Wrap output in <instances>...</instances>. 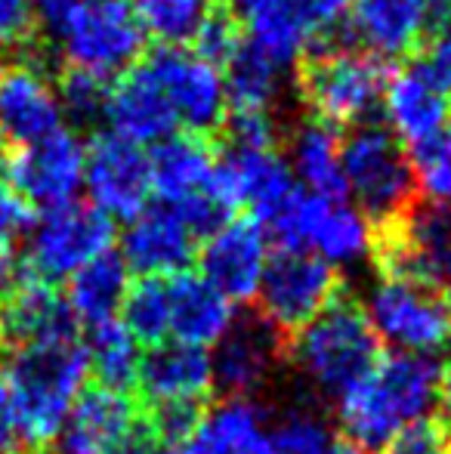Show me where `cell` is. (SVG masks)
I'll use <instances>...</instances> for the list:
<instances>
[{
    "instance_id": "1",
    "label": "cell",
    "mask_w": 451,
    "mask_h": 454,
    "mask_svg": "<svg viewBox=\"0 0 451 454\" xmlns=\"http://www.w3.org/2000/svg\"><path fill=\"white\" fill-rule=\"evenodd\" d=\"M442 368L430 356L390 353L338 399L343 436L353 449L384 451L405 427L439 405Z\"/></svg>"
},
{
    "instance_id": "2",
    "label": "cell",
    "mask_w": 451,
    "mask_h": 454,
    "mask_svg": "<svg viewBox=\"0 0 451 454\" xmlns=\"http://www.w3.org/2000/svg\"><path fill=\"white\" fill-rule=\"evenodd\" d=\"M87 377L90 362L78 337L10 353L0 380L10 393L25 454L53 449L68 411L87 389Z\"/></svg>"
},
{
    "instance_id": "3",
    "label": "cell",
    "mask_w": 451,
    "mask_h": 454,
    "mask_svg": "<svg viewBox=\"0 0 451 454\" xmlns=\"http://www.w3.org/2000/svg\"><path fill=\"white\" fill-rule=\"evenodd\" d=\"M380 359V340L362 306L334 300L325 312L294 331L291 362L300 377L322 395L340 399Z\"/></svg>"
},
{
    "instance_id": "4",
    "label": "cell",
    "mask_w": 451,
    "mask_h": 454,
    "mask_svg": "<svg viewBox=\"0 0 451 454\" xmlns=\"http://www.w3.org/2000/svg\"><path fill=\"white\" fill-rule=\"evenodd\" d=\"M340 174L346 198L371 223H396L415 201L408 152L384 124L365 121L340 139Z\"/></svg>"
},
{
    "instance_id": "5",
    "label": "cell",
    "mask_w": 451,
    "mask_h": 454,
    "mask_svg": "<svg viewBox=\"0 0 451 454\" xmlns=\"http://www.w3.org/2000/svg\"><path fill=\"white\" fill-rule=\"evenodd\" d=\"M152 192H158L164 207H170L189 232H217L229 223L232 204L226 201L217 180V155L201 137H167L149 155Z\"/></svg>"
},
{
    "instance_id": "6",
    "label": "cell",
    "mask_w": 451,
    "mask_h": 454,
    "mask_svg": "<svg viewBox=\"0 0 451 454\" xmlns=\"http://www.w3.org/2000/svg\"><path fill=\"white\" fill-rule=\"evenodd\" d=\"M136 383L152 408V430L158 442H183L192 436L201 418V402L214 389L211 353L174 340L158 343L139 362Z\"/></svg>"
},
{
    "instance_id": "7",
    "label": "cell",
    "mask_w": 451,
    "mask_h": 454,
    "mask_svg": "<svg viewBox=\"0 0 451 454\" xmlns=\"http://www.w3.org/2000/svg\"><path fill=\"white\" fill-rule=\"evenodd\" d=\"M68 68L114 78L136 66L145 50V31L130 0H74L53 28Z\"/></svg>"
},
{
    "instance_id": "8",
    "label": "cell",
    "mask_w": 451,
    "mask_h": 454,
    "mask_svg": "<svg viewBox=\"0 0 451 454\" xmlns=\"http://www.w3.org/2000/svg\"><path fill=\"white\" fill-rule=\"evenodd\" d=\"M390 81L384 59L355 47H328L307 56L300 68V96L325 124H365L380 106Z\"/></svg>"
},
{
    "instance_id": "9",
    "label": "cell",
    "mask_w": 451,
    "mask_h": 454,
    "mask_svg": "<svg viewBox=\"0 0 451 454\" xmlns=\"http://www.w3.org/2000/svg\"><path fill=\"white\" fill-rule=\"evenodd\" d=\"M282 247L307 251L334 272L359 266L374 251L371 220L349 198H322L300 189L291 207L266 229Z\"/></svg>"
},
{
    "instance_id": "10",
    "label": "cell",
    "mask_w": 451,
    "mask_h": 454,
    "mask_svg": "<svg viewBox=\"0 0 451 454\" xmlns=\"http://www.w3.org/2000/svg\"><path fill=\"white\" fill-rule=\"evenodd\" d=\"M235 12L247 31V47L284 68L307 56L315 41H322L319 50L340 41L346 0H238Z\"/></svg>"
},
{
    "instance_id": "11",
    "label": "cell",
    "mask_w": 451,
    "mask_h": 454,
    "mask_svg": "<svg viewBox=\"0 0 451 454\" xmlns=\"http://www.w3.org/2000/svg\"><path fill=\"white\" fill-rule=\"evenodd\" d=\"M368 325L393 353L430 356L451 347V303L405 278H380L362 306Z\"/></svg>"
},
{
    "instance_id": "12",
    "label": "cell",
    "mask_w": 451,
    "mask_h": 454,
    "mask_svg": "<svg viewBox=\"0 0 451 454\" xmlns=\"http://www.w3.org/2000/svg\"><path fill=\"white\" fill-rule=\"evenodd\" d=\"M112 241L114 229L109 216L99 214L93 204L90 207L66 204V207L47 210L35 223L19 272L56 285L62 278H72L97 257L109 254Z\"/></svg>"
},
{
    "instance_id": "13",
    "label": "cell",
    "mask_w": 451,
    "mask_h": 454,
    "mask_svg": "<svg viewBox=\"0 0 451 454\" xmlns=\"http://www.w3.org/2000/svg\"><path fill=\"white\" fill-rule=\"evenodd\" d=\"M386 275L415 281L451 303V207L411 204L380 241Z\"/></svg>"
},
{
    "instance_id": "14",
    "label": "cell",
    "mask_w": 451,
    "mask_h": 454,
    "mask_svg": "<svg viewBox=\"0 0 451 454\" xmlns=\"http://www.w3.org/2000/svg\"><path fill=\"white\" fill-rule=\"evenodd\" d=\"M260 312L276 331H300L338 300V272L319 257L282 247L260 281Z\"/></svg>"
},
{
    "instance_id": "15",
    "label": "cell",
    "mask_w": 451,
    "mask_h": 454,
    "mask_svg": "<svg viewBox=\"0 0 451 454\" xmlns=\"http://www.w3.org/2000/svg\"><path fill=\"white\" fill-rule=\"evenodd\" d=\"M6 185L31 210L74 204V195L84 185V143L78 133L62 127L53 137L12 152L6 158Z\"/></svg>"
},
{
    "instance_id": "16",
    "label": "cell",
    "mask_w": 451,
    "mask_h": 454,
    "mask_svg": "<svg viewBox=\"0 0 451 454\" xmlns=\"http://www.w3.org/2000/svg\"><path fill=\"white\" fill-rule=\"evenodd\" d=\"M145 72L161 87L164 99L176 114V124L198 133L217 130L226 121V87L220 68L183 47H158L143 59Z\"/></svg>"
},
{
    "instance_id": "17",
    "label": "cell",
    "mask_w": 451,
    "mask_h": 454,
    "mask_svg": "<svg viewBox=\"0 0 451 454\" xmlns=\"http://www.w3.org/2000/svg\"><path fill=\"white\" fill-rule=\"evenodd\" d=\"M217 180L232 207H247L260 229H269L291 207L300 185L288 161L276 149H247L229 145L217 158Z\"/></svg>"
},
{
    "instance_id": "18",
    "label": "cell",
    "mask_w": 451,
    "mask_h": 454,
    "mask_svg": "<svg viewBox=\"0 0 451 454\" xmlns=\"http://www.w3.org/2000/svg\"><path fill=\"white\" fill-rule=\"evenodd\" d=\"M84 185L99 214L130 223L149 207V155L143 145L127 143L114 133H99L84 149Z\"/></svg>"
},
{
    "instance_id": "19",
    "label": "cell",
    "mask_w": 451,
    "mask_h": 454,
    "mask_svg": "<svg viewBox=\"0 0 451 454\" xmlns=\"http://www.w3.org/2000/svg\"><path fill=\"white\" fill-rule=\"evenodd\" d=\"M143 414L124 389L87 387L56 439L59 454H133L143 449Z\"/></svg>"
},
{
    "instance_id": "20",
    "label": "cell",
    "mask_w": 451,
    "mask_h": 454,
    "mask_svg": "<svg viewBox=\"0 0 451 454\" xmlns=\"http://www.w3.org/2000/svg\"><path fill=\"white\" fill-rule=\"evenodd\" d=\"M269 257V235L251 216H235L207 235L198 254V275L229 303H245L257 297Z\"/></svg>"
},
{
    "instance_id": "21",
    "label": "cell",
    "mask_w": 451,
    "mask_h": 454,
    "mask_svg": "<svg viewBox=\"0 0 451 454\" xmlns=\"http://www.w3.org/2000/svg\"><path fill=\"white\" fill-rule=\"evenodd\" d=\"M78 337V322L66 297L41 278L19 272L0 294V343L4 349L41 347V343L72 340Z\"/></svg>"
},
{
    "instance_id": "22",
    "label": "cell",
    "mask_w": 451,
    "mask_h": 454,
    "mask_svg": "<svg viewBox=\"0 0 451 454\" xmlns=\"http://www.w3.org/2000/svg\"><path fill=\"white\" fill-rule=\"evenodd\" d=\"M62 106L56 87L31 62L0 68V145L19 152L62 130Z\"/></svg>"
},
{
    "instance_id": "23",
    "label": "cell",
    "mask_w": 451,
    "mask_h": 454,
    "mask_svg": "<svg viewBox=\"0 0 451 454\" xmlns=\"http://www.w3.org/2000/svg\"><path fill=\"white\" fill-rule=\"evenodd\" d=\"M380 102L390 121V133L411 149L436 137L451 121V93L424 68L421 59L390 74Z\"/></svg>"
},
{
    "instance_id": "24",
    "label": "cell",
    "mask_w": 451,
    "mask_h": 454,
    "mask_svg": "<svg viewBox=\"0 0 451 454\" xmlns=\"http://www.w3.org/2000/svg\"><path fill=\"white\" fill-rule=\"evenodd\" d=\"M195 257V235L186 229V223L164 204L145 207L139 216H133L121 239V260L130 272H139L143 278H174L186 272V266Z\"/></svg>"
},
{
    "instance_id": "25",
    "label": "cell",
    "mask_w": 451,
    "mask_h": 454,
    "mask_svg": "<svg viewBox=\"0 0 451 454\" xmlns=\"http://www.w3.org/2000/svg\"><path fill=\"white\" fill-rule=\"evenodd\" d=\"M430 28V10L424 0H355L346 12L343 37L346 47H362L377 59L405 56L424 41Z\"/></svg>"
},
{
    "instance_id": "26",
    "label": "cell",
    "mask_w": 451,
    "mask_h": 454,
    "mask_svg": "<svg viewBox=\"0 0 451 454\" xmlns=\"http://www.w3.org/2000/svg\"><path fill=\"white\" fill-rule=\"evenodd\" d=\"M167 287V340L195 349L217 347L235 328L232 303L201 275L180 272L164 278Z\"/></svg>"
},
{
    "instance_id": "27",
    "label": "cell",
    "mask_w": 451,
    "mask_h": 454,
    "mask_svg": "<svg viewBox=\"0 0 451 454\" xmlns=\"http://www.w3.org/2000/svg\"><path fill=\"white\" fill-rule=\"evenodd\" d=\"M105 121L112 124L114 137L127 139V143H164L174 137L176 130V114L170 102L164 99L161 87L155 84L145 66H133L112 84L109 102H105Z\"/></svg>"
},
{
    "instance_id": "28",
    "label": "cell",
    "mask_w": 451,
    "mask_h": 454,
    "mask_svg": "<svg viewBox=\"0 0 451 454\" xmlns=\"http://www.w3.org/2000/svg\"><path fill=\"white\" fill-rule=\"evenodd\" d=\"M278 362L276 337L260 325H235L217 343L211 356L214 387L226 389L232 399H247L272 377Z\"/></svg>"
},
{
    "instance_id": "29",
    "label": "cell",
    "mask_w": 451,
    "mask_h": 454,
    "mask_svg": "<svg viewBox=\"0 0 451 454\" xmlns=\"http://www.w3.org/2000/svg\"><path fill=\"white\" fill-rule=\"evenodd\" d=\"M189 445L195 454H272V420L251 399H226L201 414Z\"/></svg>"
},
{
    "instance_id": "30",
    "label": "cell",
    "mask_w": 451,
    "mask_h": 454,
    "mask_svg": "<svg viewBox=\"0 0 451 454\" xmlns=\"http://www.w3.org/2000/svg\"><path fill=\"white\" fill-rule=\"evenodd\" d=\"M288 168L303 192L322 198H346L340 174V133L319 118H307L288 137Z\"/></svg>"
},
{
    "instance_id": "31",
    "label": "cell",
    "mask_w": 451,
    "mask_h": 454,
    "mask_svg": "<svg viewBox=\"0 0 451 454\" xmlns=\"http://www.w3.org/2000/svg\"><path fill=\"white\" fill-rule=\"evenodd\" d=\"M127 294H130V270L121 260V254L109 251L74 272L62 297H66L74 322L93 328V325L112 322L121 316Z\"/></svg>"
},
{
    "instance_id": "32",
    "label": "cell",
    "mask_w": 451,
    "mask_h": 454,
    "mask_svg": "<svg viewBox=\"0 0 451 454\" xmlns=\"http://www.w3.org/2000/svg\"><path fill=\"white\" fill-rule=\"evenodd\" d=\"M226 106L229 112H269L282 96V68L260 56L253 47L241 50L226 62Z\"/></svg>"
},
{
    "instance_id": "33",
    "label": "cell",
    "mask_w": 451,
    "mask_h": 454,
    "mask_svg": "<svg viewBox=\"0 0 451 454\" xmlns=\"http://www.w3.org/2000/svg\"><path fill=\"white\" fill-rule=\"evenodd\" d=\"M84 353L90 362V374L99 377V387L109 389H124L127 383L136 380L139 362H143L136 337L124 328L121 318L87 328Z\"/></svg>"
},
{
    "instance_id": "34",
    "label": "cell",
    "mask_w": 451,
    "mask_h": 454,
    "mask_svg": "<svg viewBox=\"0 0 451 454\" xmlns=\"http://www.w3.org/2000/svg\"><path fill=\"white\" fill-rule=\"evenodd\" d=\"M130 6L139 28L158 37L161 47H180L192 41L207 10L205 0H130Z\"/></svg>"
},
{
    "instance_id": "35",
    "label": "cell",
    "mask_w": 451,
    "mask_h": 454,
    "mask_svg": "<svg viewBox=\"0 0 451 454\" xmlns=\"http://www.w3.org/2000/svg\"><path fill=\"white\" fill-rule=\"evenodd\" d=\"M124 328L136 337V343H167V287L164 278H143L139 285H130V294L121 309Z\"/></svg>"
},
{
    "instance_id": "36",
    "label": "cell",
    "mask_w": 451,
    "mask_h": 454,
    "mask_svg": "<svg viewBox=\"0 0 451 454\" xmlns=\"http://www.w3.org/2000/svg\"><path fill=\"white\" fill-rule=\"evenodd\" d=\"M408 161L417 192H424L430 204L451 207V121L427 143L415 145L408 152Z\"/></svg>"
},
{
    "instance_id": "37",
    "label": "cell",
    "mask_w": 451,
    "mask_h": 454,
    "mask_svg": "<svg viewBox=\"0 0 451 454\" xmlns=\"http://www.w3.org/2000/svg\"><path fill=\"white\" fill-rule=\"evenodd\" d=\"M241 43H245V28H241L238 12L226 4L207 6L192 35V53L205 59L207 66L220 68L238 53Z\"/></svg>"
},
{
    "instance_id": "38",
    "label": "cell",
    "mask_w": 451,
    "mask_h": 454,
    "mask_svg": "<svg viewBox=\"0 0 451 454\" xmlns=\"http://www.w3.org/2000/svg\"><path fill=\"white\" fill-rule=\"evenodd\" d=\"M109 90L112 84L105 78L78 72V68H66L59 78V87H56V96H59L62 114H68L78 124H93V121L105 118Z\"/></svg>"
},
{
    "instance_id": "39",
    "label": "cell",
    "mask_w": 451,
    "mask_h": 454,
    "mask_svg": "<svg viewBox=\"0 0 451 454\" xmlns=\"http://www.w3.org/2000/svg\"><path fill=\"white\" fill-rule=\"evenodd\" d=\"M331 442V430L309 411H291L272 424V454H322Z\"/></svg>"
},
{
    "instance_id": "40",
    "label": "cell",
    "mask_w": 451,
    "mask_h": 454,
    "mask_svg": "<svg viewBox=\"0 0 451 454\" xmlns=\"http://www.w3.org/2000/svg\"><path fill=\"white\" fill-rule=\"evenodd\" d=\"M384 454H451L448 433L436 420H417L405 427L396 439L384 449Z\"/></svg>"
},
{
    "instance_id": "41",
    "label": "cell",
    "mask_w": 451,
    "mask_h": 454,
    "mask_svg": "<svg viewBox=\"0 0 451 454\" xmlns=\"http://www.w3.org/2000/svg\"><path fill=\"white\" fill-rule=\"evenodd\" d=\"M37 35L31 0H0V47H25Z\"/></svg>"
},
{
    "instance_id": "42",
    "label": "cell",
    "mask_w": 451,
    "mask_h": 454,
    "mask_svg": "<svg viewBox=\"0 0 451 454\" xmlns=\"http://www.w3.org/2000/svg\"><path fill=\"white\" fill-rule=\"evenodd\" d=\"M421 62H424V68H427V72L451 93V19L442 22L439 28L430 35L427 53H424Z\"/></svg>"
},
{
    "instance_id": "43",
    "label": "cell",
    "mask_w": 451,
    "mask_h": 454,
    "mask_svg": "<svg viewBox=\"0 0 451 454\" xmlns=\"http://www.w3.org/2000/svg\"><path fill=\"white\" fill-rule=\"evenodd\" d=\"M35 223L31 207L10 189L6 183H0V239H12L16 232L28 229Z\"/></svg>"
},
{
    "instance_id": "44",
    "label": "cell",
    "mask_w": 451,
    "mask_h": 454,
    "mask_svg": "<svg viewBox=\"0 0 451 454\" xmlns=\"http://www.w3.org/2000/svg\"><path fill=\"white\" fill-rule=\"evenodd\" d=\"M0 454H25L19 420H16V411H12V402H10V393H6L4 380H0Z\"/></svg>"
},
{
    "instance_id": "45",
    "label": "cell",
    "mask_w": 451,
    "mask_h": 454,
    "mask_svg": "<svg viewBox=\"0 0 451 454\" xmlns=\"http://www.w3.org/2000/svg\"><path fill=\"white\" fill-rule=\"evenodd\" d=\"M35 4V12H41L43 25H47L50 31L56 28V22H59L62 16H66V10L74 4V0H31Z\"/></svg>"
},
{
    "instance_id": "46",
    "label": "cell",
    "mask_w": 451,
    "mask_h": 454,
    "mask_svg": "<svg viewBox=\"0 0 451 454\" xmlns=\"http://www.w3.org/2000/svg\"><path fill=\"white\" fill-rule=\"evenodd\" d=\"M133 454H195V451L189 442H152V445H143V449L133 451Z\"/></svg>"
},
{
    "instance_id": "47",
    "label": "cell",
    "mask_w": 451,
    "mask_h": 454,
    "mask_svg": "<svg viewBox=\"0 0 451 454\" xmlns=\"http://www.w3.org/2000/svg\"><path fill=\"white\" fill-rule=\"evenodd\" d=\"M439 399L446 402V408L451 411V364L442 371V383H439Z\"/></svg>"
},
{
    "instance_id": "48",
    "label": "cell",
    "mask_w": 451,
    "mask_h": 454,
    "mask_svg": "<svg viewBox=\"0 0 451 454\" xmlns=\"http://www.w3.org/2000/svg\"><path fill=\"white\" fill-rule=\"evenodd\" d=\"M322 454H359V451H355L349 442H340V439H334V442L328 445V449L322 451Z\"/></svg>"
},
{
    "instance_id": "49",
    "label": "cell",
    "mask_w": 451,
    "mask_h": 454,
    "mask_svg": "<svg viewBox=\"0 0 451 454\" xmlns=\"http://www.w3.org/2000/svg\"><path fill=\"white\" fill-rule=\"evenodd\" d=\"M427 10H439V12H451V0H424Z\"/></svg>"
},
{
    "instance_id": "50",
    "label": "cell",
    "mask_w": 451,
    "mask_h": 454,
    "mask_svg": "<svg viewBox=\"0 0 451 454\" xmlns=\"http://www.w3.org/2000/svg\"><path fill=\"white\" fill-rule=\"evenodd\" d=\"M4 356H6V349H4V343H0V359H4Z\"/></svg>"
},
{
    "instance_id": "51",
    "label": "cell",
    "mask_w": 451,
    "mask_h": 454,
    "mask_svg": "<svg viewBox=\"0 0 451 454\" xmlns=\"http://www.w3.org/2000/svg\"><path fill=\"white\" fill-rule=\"evenodd\" d=\"M448 449H451V436H448Z\"/></svg>"
}]
</instances>
